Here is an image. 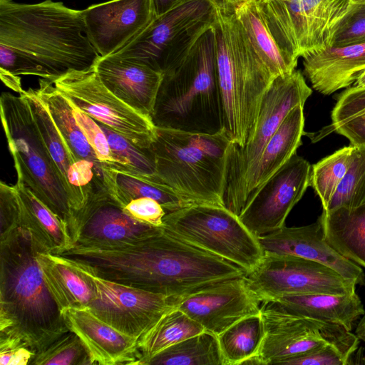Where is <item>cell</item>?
<instances>
[{"label":"cell","instance_id":"obj_10","mask_svg":"<svg viewBox=\"0 0 365 365\" xmlns=\"http://www.w3.org/2000/svg\"><path fill=\"white\" fill-rule=\"evenodd\" d=\"M264 22L284 54L299 57L330 46L334 29L351 0H254Z\"/></svg>","mask_w":365,"mask_h":365},{"label":"cell","instance_id":"obj_41","mask_svg":"<svg viewBox=\"0 0 365 365\" xmlns=\"http://www.w3.org/2000/svg\"><path fill=\"white\" fill-rule=\"evenodd\" d=\"M359 339L331 343L308 354L285 361L282 365H346L350 356L359 347Z\"/></svg>","mask_w":365,"mask_h":365},{"label":"cell","instance_id":"obj_49","mask_svg":"<svg viewBox=\"0 0 365 365\" xmlns=\"http://www.w3.org/2000/svg\"><path fill=\"white\" fill-rule=\"evenodd\" d=\"M354 364L365 365V346L358 347L350 356L346 365Z\"/></svg>","mask_w":365,"mask_h":365},{"label":"cell","instance_id":"obj_52","mask_svg":"<svg viewBox=\"0 0 365 365\" xmlns=\"http://www.w3.org/2000/svg\"><path fill=\"white\" fill-rule=\"evenodd\" d=\"M354 86L357 87L365 88V71L359 76L354 83Z\"/></svg>","mask_w":365,"mask_h":365},{"label":"cell","instance_id":"obj_6","mask_svg":"<svg viewBox=\"0 0 365 365\" xmlns=\"http://www.w3.org/2000/svg\"><path fill=\"white\" fill-rule=\"evenodd\" d=\"M230 143L224 129L202 134L156 127L148 149L154 158L157 180L190 204L225 206Z\"/></svg>","mask_w":365,"mask_h":365},{"label":"cell","instance_id":"obj_22","mask_svg":"<svg viewBox=\"0 0 365 365\" xmlns=\"http://www.w3.org/2000/svg\"><path fill=\"white\" fill-rule=\"evenodd\" d=\"M304 106L294 107L269 139L257 161L247 170L227 209L239 216L250 195L296 153L304 134Z\"/></svg>","mask_w":365,"mask_h":365},{"label":"cell","instance_id":"obj_33","mask_svg":"<svg viewBox=\"0 0 365 365\" xmlns=\"http://www.w3.org/2000/svg\"><path fill=\"white\" fill-rule=\"evenodd\" d=\"M261 314L246 317L217 336L224 365H241L257 356L264 337Z\"/></svg>","mask_w":365,"mask_h":365},{"label":"cell","instance_id":"obj_26","mask_svg":"<svg viewBox=\"0 0 365 365\" xmlns=\"http://www.w3.org/2000/svg\"><path fill=\"white\" fill-rule=\"evenodd\" d=\"M20 199V225L42 252L61 255L74 246L68 225L22 183L15 185Z\"/></svg>","mask_w":365,"mask_h":365},{"label":"cell","instance_id":"obj_35","mask_svg":"<svg viewBox=\"0 0 365 365\" xmlns=\"http://www.w3.org/2000/svg\"><path fill=\"white\" fill-rule=\"evenodd\" d=\"M33 115L66 189L67 172L78 159L72 154L36 90L24 91Z\"/></svg>","mask_w":365,"mask_h":365},{"label":"cell","instance_id":"obj_50","mask_svg":"<svg viewBox=\"0 0 365 365\" xmlns=\"http://www.w3.org/2000/svg\"><path fill=\"white\" fill-rule=\"evenodd\" d=\"M355 334L359 339L365 341V312L357 324Z\"/></svg>","mask_w":365,"mask_h":365},{"label":"cell","instance_id":"obj_25","mask_svg":"<svg viewBox=\"0 0 365 365\" xmlns=\"http://www.w3.org/2000/svg\"><path fill=\"white\" fill-rule=\"evenodd\" d=\"M261 307L321 322L339 324L349 331L364 313L362 302L356 292L346 294H288L263 302Z\"/></svg>","mask_w":365,"mask_h":365},{"label":"cell","instance_id":"obj_3","mask_svg":"<svg viewBox=\"0 0 365 365\" xmlns=\"http://www.w3.org/2000/svg\"><path fill=\"white\" fill-rule=\"evenodd\" d=\"M38 252L21 227L0 237V332L20 337L36 354L69 331L45 284Z\"/></svg>","mask_w":365,"mask_h":365},{"label":"cell","instance_id":"obj_7","mask_svg":"<svg viewBox=\"0 0 365 365\" xmlns=\"http://www.w3.org/2000/svg\"><path fill=\"white\" fill-rule=\"evenodd\" d=\"M0 113L17 174L16 182L28 187L68 225L75 244L76 215L24 92L19 96L3 93Z\"/></svg>","mask_w":365,"mask_h":365},{"label":"cell","instance_id":"obj_18","mask_svg":"<svg viewBox=\"0 0 365 365\" xmlns=\"http://www.w3.org/2000/svg\"><path fill=\"white\" fill-rule=\"evenodd\" d=\"M75 245L113 247L132 244L158 232L162 227L131 217L109 195L91 199L76 214Z\"/></svg>","mask_w":365,"mask_h":365},{"label":"cell","instance_id":"obj_37","mask_svg":"<svg viewBox=\"0 0 365 365\" xmlns=\"http://www.w3.org/2000/svg\"><path fill=\"white\" fill-rule=\"evenodd\" d=\"M98 123L106 134L112 155L117 163L115 171L156 179L154 158L148 148H141L120 134L100 123Z\"/></svg>","mask_w":365,"mask_h":365},{"label":"cell","instance_id":"obj_21","mask_svg":"<svg viewBox=\"0 0 365 365\" xmlns=\"http://www.w3.org/2000/svg\"><path fill=\"white\" fill-rule=\"evenodd\" d=\"M68 330L83 342L91 364H138V339L107 324L88 307L69 308L62 312Z\"/></svg>","mask_w":365,"mask_h":365},{"label":"cell","instance_id":"obj_45","mask_svg":"<svg viewBox=\"0 0 365 365\" xmlns=\"http://www.w3.org/2000/svg\"><path fill=\"white\" fill-rule=\"evenodd\" d=\"M36 352L20 337L0 334V364H31Z\"/></svg>","mask_w":365,"mask_h":365},{"label":"cell","instance_id":"obj_11","mask_svg":"<svg viewBox=\"0 0 365 365\" xmlns=\"http://www.w3.org/2000/svg\"><path fill=\"white\" fill-rule=\"evenodd\" d=\"M81 110L141 148H149L156 135L152 120L113 93L102 82L95 65L70 71L50 81Z\"/></svg>","mask_w":365,"mask_h":365},{"label":"cell","instance_id":"obj_40","mask_svg":"<svg viewBox=\"0 0 365 365\" xmlns=\"http://www.w3.org/2000/svg\"><path fill=\"white\" fill-rule=\"evenodd\" d=\"M365 43V0H351L347 12L337 24L330 46L342 47Z\"/></svg>","mask_w":365,"mask_h":365},{"label":"cell","instance_id":"obj_44","mask_svg":"<svg viewBox=\"0 0 365 365\" xmlns=\"http://www.w3.org/2000/svg\"><path fill=\"white\" fill-rule=\"evenodd\" d=\"M0 237H2L20 225V199L17 188L4 181L0 182Z\"/></svg>","mask_w":365,"mask_h":365},{"label":"cell","instance_id":"obj_15","mask_svg":"<svg viewBox=\"0 0 365 365\" xmlns=\"http://www.w3.org/2000/svg\"><path fill=\"white\" fill-rule=\"evenodd\" d=\"M264 337L255 356L257 365L282 364L331 343L356 336L344 326L261 307Z\"/></svg>","mask_w":365,"mask_h":365},{"label":"cell","instance_id":"obj_27","mask_svg":"<svg viewBox=\"0 0 365 365\" xmlns=\"http://www.w3.org/2000/svg\"><path fill=\"white\" fill-rule=\"evenodd\" d=\"M37 260L45 284L61 314L69 308H87L93 298L88 278L72 259L59 255L38 252Z\"/></svg>","mask_w":365,"mask_h":365},{"label":"cell","instance_id":"obj_19","mask_svg":"<svg viewBox=\"0 0 365 365\" xmlns=\"http://www.w3.org/2000/svg\"><path fill=\"white\" fill-rule=\"evenodd\" d=\"M82 14L88 37L101 57L121 49L155 17L151 0H110Z\"/></svg>","mask_w":365,"mask_h":365},{"label":"cell","instance_id":"obj_38","mask_svg":"<svg viewBox=\"0 0 365 365\" xmlns=\"http://www.w3.org/2000/svg\"><path fill=\"white\" fill-rule=\"evenodd\" d=\"M365 203V146L356 147L350 166L326 210L354 208Z\"/></svg>","mask_w":365,"mask_h":365},{"label":"cell","instance_id":"obj_46","mask_svg":"<svg viewBox=\"0 0 365 365\" xmlns=\"http://www.w3.org/2000/svg\"><path fill=\"white\" fill-rule=\"evenodd\" d=\"M123 209L136 220L157 227H163V217L167 213L157 200L150 197L132 200Z\"/></svg>","mask_w":365,"mask_h":365},{"label":"cell","instance_id":"obj_1","mask_svg":"<svg viewBox=\"0 0 365 365\" xmlns=\"http://www.w3.org/2000/svg\"><path fill=\"white\" fill-rule=\"evenodd\" d=\"M69 255L105 279L168 297H180L247 273L163 227L132 244L113 247L75 246Z\"/></svg>","mask_w":365,"mask_h":365},{"label":"cell","instance_id":"obj_43","mask_svg":"<svg viewBox=\"0 0 365 365\" xmlns=\"http://www.w3.org/2000/svg\"><path fill=\"white\" fill-rule=\"evenodd\" d=\"M337 100L331 113V126L365 113V88L355 86L348 88Z\"/></svg>","mask_w":365,"mask_h":365},{"label":"cell","instance_id":"obj_39","mask_svg":"<svg viewBox=\"0 0 365 365\" xmlns=\"http://www.w3.org/2000/svg\"><path fill=\"white\" fill-rule=\"evenodd\" d=\"M33 365H90L86 349L80 338L69 331L38 352Z\"/></svg>","mask_w":365,"mask_h":365},{"label":"cell","instance_id":"obj_23","mask_svg":"<svg viewBox=\"0 0 365 365\" xmlns=\"http://www.w3.org/2000/svg\"><path fill=\"white\" fill-rule=\"evenodd\" d=\"M95 68L113 93L151 119L163 77L162 73L139 62L113 54L100 57Z\"/></svg>","mask_w":365,"mask_h":365},{"label":"cell","instance_id":"obj_17","mask_svg":"<svg viewBox=\"0 0 365 365\" xmlns=\"http://www.w3.org/2000/svg\"><path fill=\"white\" fill-rule=\"evenodd\" d=\"M245 276L177 297L175 307L218 336L239 320L261 312L262 302L248 286Z\"/></svg>","mask_w":365,"mask_h":365},{"label":"cell","instance_id":"obj_36","mask_svg":"<svg viewBox=\"0 0 365 365\" xmlns=\"http://www.w3.org/2000/svg\"><path fill=\"white\" fill-rule=\"evenodd\" d=\"M356 146L350 144L336 150L311 166L309 186L326 210L344 178L354 158Z\"/></svg>","mask_w":365,"mask_h":365},{"label":"cell","instance_id":"obj_13","mask_svg":"<svg viewBox=\"0 0 365 365\" xmlns=\"http://www.w3.org/2000/svg\"><path fill=\"white\" fill-rule=\"evenodd\" d=\"M245 278L262 303L288 294H353L356 285L321 262L273 254H264Z\"/></svg>","mask_w":365,"mask_h":365},{"label":"cell","instance_id":"obj_30","mask_svg":"<svg viewBox=\"0 0 365 365\" xmlns=\"http://www.w3.org/2000/svg\"><path fill=\"white\" fill-rule=\"evenodd\" d=\"M36 91L47 107L55 125L74 157L106 167L98 159L93 149L78 125L66 97L58 91L50 81L43 78L40 79L39 87Z\"/></svg>","mask_w":365,"mask_h":365},{"label":"cell","instance_id":"obj_29","mask_svg":"<svg viewBox=\"0 0 365 365\" xmlns=\"http://www.w3.org/2000/svg\"><path fill=\"white\" fill-rule=\"evenodd\" d=\"M235 12L255 51L274 78L295 70L297 64L279 48L254 0L239 3L235 6Z\"/></svg>","mask_w":365,"mask_h":365},{"label":"cell","instance_id":"obj_47","mask_svg":"<svg viewBox=\"0 0 365 365\" xmlns=\"http://www.w3.org/2000/svg\"><path fill=\"white\" fill-rule=\"evenodd\" d=\"M333 130L356 147L365 146V113L332 126Z\"/></svg>","mask_w":365,"mask_h":365},{"label":"cell","instance_id":"obj_24","mask_svg":"<svg viewBox=\"0 0 365 365\" xmlns=\"http://www.w3.org/2000/svg\"><path fill=\"white\" fill-rule=\"evenodd\" d=\"M303 58V75L312 88L329 95L354 83L365 71V43L329 46Z\"/></svg>","mask_w":365,"mask_h":365},{"label":"cell","instance_id":"obj_42","mask_svg":"<svg viewBox=\"0 0 365 365\" xmlns=\"http://www.w3.org/2000/svg\"><path fill=\"white\" fill-rule=\"evenodd\" d=\"M68 101L78 125L93 149L98 159L109 169L116 170L117 163L113 158L108 139L101 127L93 118L70 101Z\"/></svg>","mask_w":365,"mask_h":365},{"label":"cell","instance_id":"obj_4","mask_svg":"<svg viewBox=\"0 0 365 365\" xmlns=\"http://www.w3.org/2000/svg\"><path fill=\"white\" fill-rule=\"evenodd\" d=\"M216 6L213 27L224 130L232 143L242 147L255 133L262 99L275 78L252 46L235 6Z\"/></svg>","mask_w":365,"mask_h":365},{"label":"cell","instance_id":"obj_9","mask_svg":"<svg viewBox=\"0 0 365 365\" xmlns=\"http://www.w3.org/2000/svg\"><path fill=\"white\" fill-rule=\"evenodd\" d=\"M170 234L245 269L252 270L264 252L257 237L225 206L190 204L167 212L163 227Z\"/></svg>","mask_w":365,"mask_h":365},{"label":"cell","instance_id":"obj_5","mask_svg":"<svg viewBox=\"0 0 365 365\" xmlns=\"http://www.w3.org/2000/svg\"><path fill=\"white\" fill-rule=\"evenodd\" d=\"M151 120L157 128L193 133L215 134L224 129L213 26L174 70L163 75Z\"/></svg>","mask_w":365,"mask_h":365},{"label":"cell","instance_id":"obj_12","mask_svg":"<svg viewBox=\"0 0 365 365\" xmlns=\"http://www.w3.org/2000/svg\"><path fill=\"white\" fill-rule=\"evenodd\" d=\"M312 93V89L299 70L273 80L262 99L252 139L242 147L230 144L224 195L226 208L232 202L245 175L257 161L284 119L294 107L304 106Z\"/></svg>","mask_w":365,"mask_h":365},{"label":"cell","instance_id":"obj_32","mask_svg":"<svg viewBox=\"0 0 365 365\" xmlns=\"http://www.w3.org/2000/svg\"><path fill=\"white\" fill-rule=\"evenodd\" d=\"M224 365L217 336L205 330L158 353L145 365Z\"/></svg>","mask_w":365,"mask_h":365},{"label":"cell","instance_id":"obj_28","mask_svg":"<svg viewBox=\"0 0 365 365\" xmlns=\"http://www.w3.org/2000/svg\"><path fill=\"white\" fill-rule=\"evenodd\" d=\"M319 220L327 242L344 257L365 268V203L323 210Z\"/></svg>","mask_w":365,"mask_h":365},{"label":"cell","instance_id":"obj_48","mask_svg":"<svg viewBox=\"0 0 365 365\" xmlns=\"http://www.w3.org/2000/svg\"><path fill=\"white\" fill-rule=\"evenodd\" d=\"M188 0H151L155 17L159 16Z\"/></svg>","mask_w":365,"mask_h":365},{"label":"cell","instance_id":"obj_16","mask_svg":"<svg viewBox=\"0 0 365 365\" xmlns=\"http://www.w3.org/2000/svg\"><path fill=\"white\" fill-rule=\"evenodd\" d=\"M311 165L295 153L249 197L239 215L257 237L285 226V220L309 186Z\"/></svg>","mask_w":365,"mask_h":365},{"label":"cell","instance_id":"obj_14","mask_svg":"<svg viewBox=\"0 0 365 365\" xmlns=\"http://www.w3.org/2000/svg\"><path fill=\"white\" fill-rule=\"evenodd\" d=\"M72 260L88 278L93 288V298L88 308L98 318L127 335L138 339L175 307L177 297H168L105 279L88 265Z\"/></svg>","mask_w":365,"mask_h":365},{"label":"cell","instance_id":"obj_20","mask_svg":"<svg viewBox=\"0 0 365 365\" xmlns=\"http://www.w3.org/2000/svg\"><path fill=\"white\" fill-rule=\"evenodd\" d=\"M264 254L292 255L321 262L356 285L365 286V274L354 262L344 257L325 240L322 224L283 227L258 237Z\"/></svg>","mask_w":365,"mask_h":365},{"label":"cell","instance_id":"obj_8","mask_svg":"<svg viewBox=\"0 0 365 365\" xmlns=\"http://www.w3.org/2000/svg\"><path fill=\"white\" fill-rule=\"evenodd\" d=\"M216 21L217 6L212 0H188L154 17L135 38L113 54L165 75L182 62Z\"/></svg>","mask_w":365,"mask_h":365},{"label":"cell","instance_id":"obj_51","mask_svg":"<svg viewBox=\"0 0 365 365\" xmlns=\"http://www.w3.org/2000/svg\"><path fill=\"white\" fill-rule=\"evenodd\" d=\"M216 6H235L239 3L246 0H212Z\"/></svg>","mask_w":365,"mask_h":365},{"label":"cell","instance_id":"obj_31","mask_svg":"<svg viewBox=\"0 0 365 365\" xmlns=\"http://www.w3.org/2000/svg\"><path fill=\"white\" fill-rule=\"evenodd\" d=\"M204 331L199 323L173 307L138 339V365H145L150 359L164 349Z\"/></svg>","mask_w":365,"mask_h":365},{"label":"cell","instance_id":"obj_2","mask_svg":"<svg viewBox=\"0 0 365 365\" xmlns=\"http://www.w3.org/2000/svg\"><path fill=\"white\" fill-rule=\"evenodd\" d=\"M101 56L90 41L82 11L46 0H0V74L52 81L88 69Z\"/></svg>","mask_w":365,"mask_h":365},{"label":"cell","instance_id":"obj_34","mask_svg":"<svg viewBox=\"0 0 365 365\" xmlns=\"http://www.w3.org/2000/svg\"><path fill=\"white\" fill-rule=\"evenodd\" d=\"M115 172L116 201L122 207L130 200L139 197H150L157 200L166 212L190 205L170 187L159 182L155 178L125 172Z\"/></svg>","mask_w":365,"mask_h":365}]
</instances>
